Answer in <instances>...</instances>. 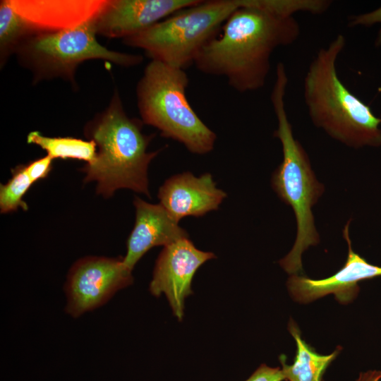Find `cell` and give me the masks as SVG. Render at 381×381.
<instances>
[{
    "instance_id": "obj_1",
    "label": "cell",
    "mask_w": 381,
    "mask_h": 381,
    "mask_svg": "<svg viewBox=\"0 0 381 381\" xmlns=\"http://www.w3.org/2000/svg\"><path fill=\"white\" fill-rule=\"evenodd\" d=\"M238 2L222 32L202 47L193 65L205 74L224 77L234 90L243 93L264 87L272 53L295 42L301 28L294 16L262 10L250 0Z\"/></svg>"
},
{
    "instance_id": "obj_2",
    "label": "cell",
    "mask_w": 381,
    "mask_h": 381,
    "mask_svg": "<svg viewBox=\"0 0 381 381\" xmlns=\"http://www.w3.org/2000/svg\"><path fill=\"white\" fill-rule=\"evenodd\" d=\"M143 123L126 114L116 91L104 111L87 123L85 134L98 150L81 170L84 182H96L97 194L107 198L127 188L151 198L148 167L160 150L147 151L154 135L144 134Z\"/></svg>"
},
{
    "instance_id": "obj_3",
    "label": "cell",
    "mask_w": 381,
    "mask_h": 381,
    "mask_svg": "<svg viewBox=\"0 0 381 381\" xmlns=\"http://www.w3.org/2000/svg\"><path fill=\"white\" fill-rule=\"evenodd\" d=\"M346 37L338 34L320 48L303 80V99L313 124L343 144L359 148L381 145V119L340 80L337 61Z\"/></svg>"
},
{
    "instance_id": "obj_4",
    "label": "cell",
    "mask_w": 381,
    "mask_h": 381,
    "mask_svg": "<svg viewBox=\"0 0 381 381\" xmlns=\"http://www.w3.org/2000/svg\"><path fill=\"white\" fill-rule=\"evenodd\" d=\"M288 83L285 66L279 62L270 100L278 123L274 136L282 143L283 161L273 173L271 183L280 199L291 206L297 221L294 245L279 261L280 266L291 275L303 273L302 253L320 241L311 209L322 194L324 186L317 180L306 151L293 135L284 101Z\"/></svg>"
},
{
    "instance_id": "obj_5",
    "label": "cell",
    "mask_w": 381,
    "mask_h": 381,
    "mask_svg": "<svg viewBox=\"0 0 381 381\" xmlns=\"http://www.w3.org/2000/svg\"><path fill=\"white\" fill-rule=\"evenodd\" d=\"M185 70L151 60L136 87L141 121L161 135L183 145L192 153L205 155L214 149L217 135L189 104Z\"/></svg>"
},
{
    "instance_id": "obj_6",
    "label": "cell",
    "mask_w": 381,
    "mask_h": 381,
    "mask_svg": "<svg viewBox=\"0 0 381 381\" xmlns=\"http://www.w3.org/2000/svg\"><path fill=\"white\" fill-rule=\"evenodd\" d=\"M238 6V0H200L123 42L143 49L151 60L185 70Z\"/></svg>"
},
{
    "instance_id": "obj_7",
    "label": "cell",
    "mask_w": 381,
    "mask_h": 381,
    "mask_svg": "<svg viewBox=\"0 0 381 381\" xmlns=\"http://www.w3.org/2000/svg\"><path fill=\"white\" fill-rule=\"evenodd\" d=\"M94 20L78 27L52 32H36L17 47L18 59L36 80L54 77L72 79L76 67L90 59L108 61L121 66L139 64L140 55L109 50L96 38Z\"/></svg>"
},
{
    "instance_id": "obj_8",
    "label": "cell",
    "mask_w": 381,
    "mask_h": 381,
    "mask_svg": "<svg viewBox=\"0 0 381 381\" xmlns=\"http://www.w3.org/2000/svg\"><path fill=\"white\" fill-rule=\"evenodd\" d=\"M133 282L123 258L86 256L73 264L67 275L66 312L73 318L106 303Z\"/></svg>"
},
{
    "instance_id": "obj_9",
    "label": "cell",
    "mask_w": 381,
    "mask_h": 381,
    "mask_svg": "<svg viewBox=\"0 0 381 381\" xmlns=\"http://www.w3.org/2000/svg\"><path fill=\"white\" fill-rule=\"evenodd\" d=\"M215 258L212 252L198 249L189 238L164 246L155 262L150 293L157 297L164 294L174 316L181 321L185 300L193 293L191 284L196 271Z\"/></svg>"
},
{
    "instance_id": "obj_10",
    "label": "cell",
    "mask_w": 381,
    "mask_h": 381,
    "mask_svg": "<svg viewBox=\"0 0 381 381\" xmlns=\"http://www.w3.org/2000/svg\"><path fill=\"white\" fill-rule=\"evenodd\" d=\"M349 222L343 231L349 249L344 265L333 275L322 279L291 274L286 286L295 301L306 304L328 294H334L340 303L347 304L358 295V282L381 276V267L369 263L353 250L349 234Z\"/></svg>"
},
{
    "instance_id": "obj_11",
    "label": "cell",
    "mask_w": 381,
    "mask_h": 381,
    "mask_svg": "<svg viewBox=\"0 0 381 381\" xmlns=\"http://www.w3.org/2000/svg\"><path fill=\"white\" fill-rule=\"evenodd\" d=\"M200 0H107L94 20L97 34L123 39Z\"/></svg>"
},
{
    "instance_id": "obj_12",
    "label": "cell",
    "mask_w": 381,
    "mask_h": 381,
    "mask_svg": "<svg viewBox=\"0 0 381 381\" xmlns=\"http://www.w3.org/2000/svg\"><path fill=\"white\" fill-rule=\"evenodd\" d=\"M161 204L178 222L188 216L202 217L217 210L226 193L217 188L212 176L183 172L167 179L159 188Z\"/></svg>"
},
{
    "instance_id": "obj_13",
    "label": "cell",
    "mask_w": 381,
    "mask_h": 381,
    "mask_svg": "<svg viewBox=\"0 0 381 381\" xmlns=\"http://www.w3.org/2000/svg\"><path fill=\"white\" fill-rule=\"evenodd\" d=\"M135 222L127 239V251L123 260L133 270L136 263L151 248L167 246L189 238L170 213L161 204H152L139 197L133 200Z\"/></svg>"
},
{
    "instance_id": "obj_14",
    "label": "cell",
    "mask_w": 381,
    "mask_h": 381,
    "mask_svg": "<svg viewBox=\"0 0 381 381\" xmlns=\"http://www.w3.org/2000/svg\"><path fill=\"white\" fill-rule=\"evenodd\" d=\"M37 32L75 28L95 20L107 0H8Z\"/></svg>"
},
{
    "instance_id": "obj_15",
    "label": "cell",
    "mask_w": 381,
    "mask_h": 381,
    "mask_svg": "<svg viewBox=\"0 0 381 381\" xmlns=\"http://www.w3.org/2000/svg\"><path fill=\"white\" fill-rule=\"evenodd\" d=\"M288 329L296 341V353L292 365L286 363L284 355L279 356L286 380L322 381L325 370L341 348L337 347L329 355L320 354L302 339L301 331L294 320L289 322Z\"/></svg>"
},
{
    "instance_id": "obj_16",
    "label": "cell",
    "mask_w": 381,
    "mask_h": 381,
    "mask_svg": "<svg viewBox=\"0 0 381 381\" xmlns=\"http://www.w3.org/2000/svg\"><path fill=\"white\" fill-rule=\"evenodd\" d=\"M27 142L39 146L54 159H73L86 164L92 162L97 155V145L93 140L72 137H49L37 131H31Z\"/></svg>"
},
{
    "instance_id": "obj_17",
    "label": "cell",
    "mask_w": 381,
    "mask_h": 381,
    "mask_svg": "<svg viewBox=\"0 0 381 381\" xmlns=\"http://www.w3.org/2000/svg\"><path fill=\"white\" fill-rule=\"evenodd\" d=\"M37 32L18 14L8 0L0 4V50L1 61L28 37Z\"/></svg>"
},
{
    "instance_id": "obj_18",
    "label": "cell",
    "mask_w": 381,
    "mask_h": 381,
    "mask_svg": "<svg viewBox=\"0 0 381 381\" xmlns=\"http://www.w3.org/2000/svg\"><path fill=\"white\" fill-rule=\"evenodd\" d=\"M12 176L5 184L0 186V211L2 214L16 211L18 208L28 209L23 197L34 184L25 170V164L11 169Z\"/></svg>"
},
{
    "instance_id": "obj_19",
    "label": "cell",
    "mask_w": 381,
    "mask_h": 381,
    "mask_svg": "<svg viewBox=\"0 0 381 381\" xmlns=\"http://www.w3.org/2000/svg\"><path fill=\"white\" fill-rule=\"evenodd\" d=\"M52 158L46 155L25 164L26 172L33 183L48 176L52 168Z\"/></svg>"
},
{
    "instance_id": "obj_20",
    "label": "cell",
    "mask_w": 381,
    "mask_h": 381,
    "mask_svg": "<svg viewBox=\"0 0 381 381\" xmlns=\"http://www.w3.org/2000/svg\"><path fill=\"white\" fill-rule=\"evenodd\" d=\"M375 23L381 24V6L369 13L351 16L348 19L349 27H368ZM375 44L377 46L381 45V28L378 32Z\"/></svg>"
},
{
    "instance_id": "obj_21",
    "label": "cell",
    "mask_w": 381,
    "mask_h": 381,
    "mask_svg": "<svg viewBox=\"0 0 381 381\" xmlns=\"http://www.w3.org/2000/svg\"><path fill=\"white\" fill-rule=\"evenodd\" d=\"M284 373L279 367L272 368L265 364L260 365L246 381H283Z\"/></svg>"
},
{
    "instance_id": "obj_22",
    "label": "cell",
    "mask_w": 381,
    "mask_h": 381,
    "mask_svg": "<svg viewBox=\"0 0 381 381\" xmlns=\"http://www.w3.org/2000/svg\"><path fill=\"white\" fill-rule=\"evenodd\" d=\"M381 380V370H369L361 373L356 381H380Z\"/></svg>"
}]
</instances>
